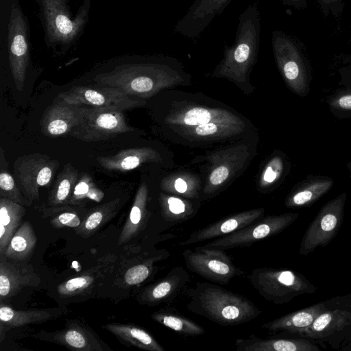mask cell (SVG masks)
I'll return each instance as SVG.
<instances>
[{
	"instance_id": "obj_1",
	"label": "cell",
	"mask_w": 351,
	"mask_h": 351,
	"mask_svg": "<svg viewBox=\"0 0 351 351\" xmlns=\"http://www.w3.org/2000/svg\"><path fill=\"white\" fill-rule=\"evenodd\" d=\"M96 86L117 88L149 99L161 90L189 84L190 75L176 60L162 56H132L111 61L91 79Z\"/></svg>"
},
{
	"instance_id": "obj_2",
	"label": "cell",
	"mask_w": 351,
	"mask_h": 351,
	"mask_svg": "<svg viewBox=\"0 0 351 351\" xmlns=\"http://www.w3.org/2000/svg\"><path fill=\"white\" fill-rule=\"evenodd\" d=\"M45 46L57 57L76 47L89 21L92 0H33Z\"/></svg>"
},
{
	"instance_id": "obj_3",
	"label": "cell",
	"mask_w": 351,
	"mask_h": 351,
	"mask_svg": "<svg viewBox=\"0 0 351 351\" xmlns=\"http://www.w3.org/2000/svg\"><path fill=\"white\" fill-rule=\"evenodd\" d=\"M261 40V16L256 3L249 5L239 16L235 40L226 47L223 57L213 76L226 79L245 93L254 88L250 83V74L255 64Z\"/></svg>"
},
{
	"instance_id": "obj_4",
	"label": "cell",
	"mask_w": 351,
	"mask_h": 351,
	"mask_svg": "<svg viewBox=\"0 0 351 351\" xmlns=\"http://www.w3.org/2000/svg\"><path fill=\"white\" fill-rule=\"evenodd\" d=\"M0 56L18 90L31 69L29 19L20 0H0Z\"/></svg>"
},
{
	"instance_id": "obj_5",
	"label": "cell",
	"mask_w": 351,
	"mask_h": 351,
	"mask_svg": "<svg viewBox=\"0 0 351 351\" xmlns=\"http://www.w3.org/2000/svg\"><path fill=\"white\" fill-rule=\"evenodd\" d=\"M185 291L189 311L221 326L247 323L262 312L245 296L213 283L196 282Z\"/></svg>"
},
{
	"instance_id": "obj_6",
	"label": "cell",
	"mask_w": 351,
	"mask_h": 351,
	"mask_svg": "<svg viewBox=\"0 0 351 351\" xmlns=\"http://www.w3.org/2000/svg\"><path fill=\"white\" fill-rule=\"evenodd\" d=\"M324 308L299 337L339 349L351 339V294L324 300Z\"/></svg>"
},
{
	"instance_id": "obj_7",
	"label": "cell",
	"mask_w": 351,
	"mask_h": 351,
	"mask_svg": "<svg viewBox=\"0 0 351 351\" xmlns=\"http://www.w3.org/2000/svg\"><path fill=\"white\" fill-rule=\"evenodd\" d=\"M249 280L265 300L278 305L288 303L298 295L316 291V287L304 275L290 269L256 268Z\"/></svg>"
},
{
	"instance_id": "obj_8",
	"label": "cell",
	"mask_w": 351,
	"mask_h": 351,
	"mask_svg": "<svg viewBox=\"0 0 351 351\" xmlns=\"http://www.w3.org/2000/svg\"><path fill=\"white\" fill-rule=\"evenodd\" d=\"M251 145L239 143L209 153L203 158L208 165V176L203 195L211 196L243 169L252 156Z\"/></svg>"
},
{
	"instance_id": "obj_9",
	"label": "cell",
	"mask_w": 351,
	"mask_h": 351,
	"mask_svg": "<svg viewBox=\"0 0 351 351\" xmlns=\"http://www.w3.org/2000/svg\"><path fill=\"white\" fill-rule=\"evenodd\" d=\"M212 122L249 124L233 110L215 101L199 104L186 100L173 101L163 118L167 125H195Z\"/></svg>"
},
{
	"instance_id": "obj_10",
	"label": "cell",
	"mask_w": 351,
	"mask_h": 351,
	"mask_svg": "<svg viewBox=\"0 0 351 351\" xmlns=\"http://www.w3.org/2000/svg\"><path fill=\"white\" fill-rule=\"evenodd\" d=\"M272 47L276 64L287 86L295 94L306 96L310 90L311 75L295 44L285 34L274 32Z\"/></svg>"
},
{
	"instance_id": "obj_11",
	"label": "cell",
	"mask_w": 351,
	"mask_h": 351,
	"mask_svg": "<svg viewBox=\"0 0 351 351\" xmlns=\"http://www.w3.org/2000/svg\"><path fill=\"white\" fill-rule=\"evenodd\" d=\"M347 193L343 192L327 202L307 228L300 243L299 254L307 255L318 247H325L337 236L344 215Z\"/></svg>"
},
{
	"instance_id": "obj_12",
	"label": "cell",
	"mask_w": 351,
	"mask_h": 351,
	"mask_svg": "<svg viewBox=\"0 0 351 351\" xmlns=\"http://www.w3.org/2000/svg\"><path fill=\"white\" fill-rule=\"evenodd\" d=\"M59 165L58 160L40 153L23 155L15 160L14 177L30 204L39 199L40 188L51 182Z\"/></svg>"
},
{
	"instance_id": "obj_13",
	"label": "cell",
	"mask_w": 351,
	"mask_h": 351,
	"mask_svg": "<svg viewBox=\"0 0 351 351\" xmlns=\"http://www.w3.org/2000/svg\"><path fill=\"white\" fill-rule=\"evenodd\" d=\"M57 97L71 104L123 111L146 104L145 99L129 96L117 88L96 85L73 86Z\"/></svg>"
},
{
	"instance_id": "obj_14",
	"label": "cell",
	"mask_w": 351,
	"mask_h": 351,
	"mask_svg": "<svg viewBox=\"0 0 351 351\" xmlns=\"http://www.w3.org/2000/svg\"><path fill=\"white\" fill-rule=\"evenodd\" d=\"M298 216V213H287L263 217L241 230L215 239L202 247L223 250L247 247L259 240L282 232L291 226Z\"/></svg>"
},
{
	"instance_id": "obj_15",
	"label": "cell",
	"mask_w": 351,
	"mask_h": 351,
	"mask_svg": "<svg viewBox=\"0 0 351 351\" xmlns=\"http://www.w3.org/2000/svg\"><path fill=\"white\" fill-rule=\"evenodd\" d=\"M182 256L189 271L219 285H227L234 278L244 273L233 263L223 250L201 246L193 250H185Z\"/></svg>"
},
{
	"instance_id": "obj_16",
	"label": "cell",
	"mask_w": 351,
	"mask_h": 351,
	"mask_svg": "<svg viewBox=\"0 0 351 351\" xmlns=\"http://www.w3.org/2000/svg\"><path fill=\"white\" fill-rule=\"evenodd\" d=\"M123 112L95 108L69 135L84 142H97L134 131L135 128L127 123Z\"/></svg>"
},
{
	"instance_id": "obj_17",
	"label": "cell",
	"mask_w": 351,
	"mask_h": 351,
	"mask_svg": "<svg viewBox=\"0 0 351 351\" xmlns=\"http://www.w3.org/2000/svg\"><path fill=\"white\" fill-rule=\"evenodd\" d=\"M94 108L71 104L57 97L42 116L40 121V131L49 137L69 134L85 121Z\"/></svg>"
},
{
	"instance_id": "obj_18",
	"label": "cell",
	"mask_w": 351,
	"mask_h": 351,
	"mask_svg": "<svg viewBox=\"0 0 351 351\" xmlns=\"http://www.w3.org/2000/svg\"><path fill=\"white\" fill-rule=\"evenodd\" d=\"M249 124L212 122L195 125H167L170 139L182 143H211L243 135Z\"/></svg>"
},
{
	"instance_id": "obj_19",
	"label": "cell",
	"mask_w": 351,
	"mask_h": 351,
	"mask_svg": "<svg viewBox=\"0 0 351 351\" xmlns=\"http://www.w3.org/2000/svg\"><path fill=\"white\" fill-rule=\"evenodd\" d=\"M40 277L26 261L10 259L0 255V301L10 299L23 288L37 287Z\"/></svg>"
},
{
	"instance_id": "obj_20",
	"label": "cell",
	"mask_w": 351,
	"mask_h": 351,
	"mask_svg": "<svg viewBox=\"0 0 351 351\" xmlns=\"http://www.w3.org/2000/svg\"><path fill=\"white\" fill-rule=\"evenodd\" d=\"M263 208H254L225 217L200 230L192 232L180 246L217 239L241 230L264 217Z\"/></svg>"
},
{
	"instance_id": "obj_21",
	"label": "cell",
	"mask_w": 351,
	"mask_h": 351,
	"mask_svg": "<svg viewBox=\"0 0 351 351\" xmlns=\"http://www.w3.org/2000/svg\"><path fill=\"white\" fill-rule=\"evenodd\" d=\"M232 0H195L178 22L175 32L193 39L199 36Z\"/></svg>"
},
{
	"instance_id": "obj_22",
	"label": "cell",
	"mask_w": 351,
	"mask_h": 351,
	"mask_svg": "<svg viewBox=\"0 0 351 351\" xmlns=\"http://www.w3.org/2000/svg\"><path fill=\"white\" fill-rule=\"evenodd\" d=\"M189 281L186 269L181 266L175 267L164 278L146 287L140 295V300L151 306L171 302L184 291Z\"/></svg>"
},
{
	"instance_id": "obj_23",
	"label": "cell",
	"mask_w": 351,
	"mask_h": 351,
	"mask_svg": "<svg viewBox=\"0 0 351 351\" xmlns=\"http://www.w3.org/2000/svg\"><path fill=\"white\" fill-rule=\"evenodd\" d=\"M97 160L104 169L125 172L146 163H160L162 158L156 149L141 147L122 149L114 155L99 156Z\"/></svg>"
},
{
	"instance_id": "obj_24",
	"label": "cell",
	"mask_w": 351,
	"mask_h": 351,
	"mask_svg": "<svg viewBox=\"0 0 351 351\" xmlns=\"http://www.w3.org/2000/svg\"><path fill=\"white\" fill-rule=\"evenodd\" d=\"M115 257L108 254L101 258L98 263L91 268L84 271L81 275L62 282L58 287L60 296H75L88 293L94 285L104 279V276L112 269Z\"/></svg>"
},
{
	"instance_id": "obj_25",
	"label": "cell",
	"mask_w": 351,
	"mask_h": 351,
	"mask_svg": "<svg viewBox=\"0 0 351 351\" xmlns=\"http://www.w3.org/2000/svg\"><path fill=\"white\" fill-rule=\"evenodd\" d=\"M238 351H319L321 348L310 339L269 338L252 335L247 339H237L234 343Z\"/></svg>"
},
{
	"instance_id": "obj_26",
	"label": "cell",
	"mask_w": 351,
	"mask_h": 351,
	"mask_svg": "<svg viewBox=\"0 0 351 351\" xmlns=\"http://www.w3.org/2000/svg\"><path fill=\"white\" fill-rule=\"evenodd\" d=\"M324 301L292 312L271 322L265 323L262 328L278 334L300 336L313 322L324 308Z\"/></svg>"
},
{
	"instance_id": "obj_27",
	"label": "cell",
	"mask_w": 351,
	"mask_h": 351,
	"mask_svg": "<svg viewBox=\"0 0 351 351\" xmlns=\"http://www.w3.org/2000/svg\"><path fill=\"white\" fill-rule=\"evenodd\" d=\"M333 184V179L329 177H308L292 189L285 205L291 208L310 206L324 196Z\"/></svg>"
},
{
	"instance_id": "obj_28",
	"label": "cell",
	"mask_w": 351,
	"mask_h": 351,
	"mask_svg": "<svg viewBox=\"0 0 351 351\" xmlns=\"http://www.w3.org/2000/svg\"><path fill=\"white\" fill-rule=\"evenodd\" d=\"M149 188L142 182L135 195L128 217L120 234L118 245L131 240L143 230L151 215L148 209Z\"/></svg>"
},
{
	"instance_id": "obj_29",
	"label": "cell",
	"mask_w": 351,
	"mask_h": 351,
	"mask_svg": "<svg viewBox=\"0 0 351 351\" xmlns=\"http://www.w3.org/2000/svg\"><path fill=\"white\" fill-rule=\"evenodd\" d=\"M52 335L53 341L78 351H104V343L90 330L72 323Z\"/></svg>"
},
{
	"instance_id": "obj_30",
	"label": "cell",
	"mask_w": 351,
	"mask_h": 351,
	"mask_svg": "<svg viewBox=\"0 0 351 351\" xmlns=\"http://www.w3.org/2000/svg\"><path fill=\"white\" fill-rule=\"evenodd\" d=\"M59 308L17 311L3 305L0 306L1 332L32 324H40L61 315Z\"/></svg>"
},
{
	"instance_id": "obj_31",
	"label": "cell",
	"mask_w": 351,
	"mask_h": 351,
	"mask_svg": "<svg viewBox=\"0 0 351 351\" xmlns=\"http://www.w3.org/2000/svg\"><path fill=\"white\" fill-rule=\"evenodd\" d=\"M25 209L8 198L0 197V255L3 254L10 240L23 223Z\"/></svg>"
},
{
	"instance_id": "obj_32",
	"label": "cell",
	"mask_w": 351,
	"mask_h": 351,
	"mask_svg": "<svg viewBox=\"0 0 351 351\" xmlns=\"http://www.w3.org/2000/svg\"><path fill=\"white\" fill-rule=\"evenodd\" d=\"M104 328L127 345L149 351L165 350L150 333L134 325L112 323Z\"/></svg>"
},
{
	"instance_id": "obj_33",
	"label": "cell",
	"mask_w": 351,
	"mask_h": 351,
	"mask_svg": "<svg viewBox=\"0 0 351 351\" xmlns=\"http://www.w3.org/2000/svg\"><path fill=\"white\" fill-rule=\"evenodd\" d=\"M36 235L30 222L25 221L10 240L3 254L5 257L19 261H27L34 251Z\"/></svg>"
},
{
	"instance_id": "obj_34",
	"label": "cell",
	"mask_w": 351,
	"mask_h": 351,
	"mask_svg": "<svg viewBox=\"0 0 351 351\" xmlns=\"http://www.w3.org/2000/svg\"><path fill=\"white\" fill-rule=\"evenodd\" d=\"M78 180V171L71 163L66 164L49 192L47 197L49 206L57 208L67 205Z\"/></svg>"
},
{
	"instance_id": "obj_35",
	"label": "cell",
	"mask_w": 351,
	"mask_h": 351,
	"mask_svg": "<svg viewBox=\"0 0 351 351\" xmlns=\"http://www.w3.org/2000/svg\"><path fill=\"white\" fill-rule=\"evenodd\" d=\"M159 204L163 219L173 223H180L190 219L197 213L199 205L195 204L188 198L161 193Z\"/></svg>"
},
{
	"instance_id": "obj_36",
	"label": "cell",
	"mask_w": 351,
	"mask_h": 351,
	"mask_svg": "<svg viewBox=\"0 0 351 351\" xmlns=\"http://www.w3.org/2000/svg\"><path fill=\"white\" fill-rule=\"evenodd\" d=\"M152 318L182 335L199 336L205 333L202 326L171 308H161L154 312Z\"/></svg>"
},
{
	"instance_id": "obj_37",
	"label": "cell",
	"mask_w": 351,
	"mask_h": 351,
	"mask_svg": "<svg viewBox=\"0 0 351 351\" xmlns=\"http://www.w3.org/2000/svg\"><path fill=\"white\" fill-rule=\"evenodd\" d=\"M120 207L121 199L117 198L94 208L76 228V233L82 237H90L115 216Z\"/></svg>"
},
{
	"instance_id": "obj_38",
	"label": "cell",
	"mask_w": 351,
	"mask_h": 351,
	"mask_svg": "<svg viewBox=\"0 0 351 351\" xmlns=\"http://www.w3.org/2000/svg\"><path fill=\"white\" fill-rule=\"evenodd\" d=\"M8 162L2 148L0 154V197L8 198L23 206L31 204L24 197L15 178L8 169Z\"/></svg>"
},
{
	"instance_id": "obj_39",
	"label": "cell",
	"mask_w": 351,
	"mask_h": 351,
	"mask_svg": "<svg viewBox=\"0 0 351 351\" xmlns=\"http://www.w3.org/2000/svg\"><path fill=\"white\" fill-rule=\"evenodd\" d=\"M172 180L165 179L161 182V189L163 191L180 194L188 199H196L199 196V182L195 181V178L189 175L181 174Z\"/></svg>"
},
{
	"instance_id": "obj_40",
	"label": "cell",
	"mask_w": 351,
	"mask_h": 351,
	"mask_svg": "<svg viewBox=\"0 0 351 351\" xmlns=\"http://www.w3.org/2000/svg\"><path fill=\"white\" fill-rule=\"evenodd\" d=\"M104 196V193L97 186L92 178L84 173L79 178L67 205H80L86 199L99 202Z\"/></svg>"
},
{
	"instance_id": "obj_41",
	"label": "cell",
	"mask_w": 351,
	"mask_h": 351,
	"mask_svg": "<svg viewBox=\"0 0 351 351\" xmlns=\"http://www.w3.org/2000/svg\"><path fill=\"white\" fill-rule=\"evenodd\" d=\"M284 156L276 155L265 166L261 177L260 186L267 189L276 184L285 173L286 162Z\"/></svg>"
},
{
	"instance_id": "obj_42",
	"label": "cell",
	"mask_w": 351,
	"mask_h": 351,
	"mask_svg": "<svg viewBox=\"0 0 351 351\" xmlns=\"http://www.w3.org/2000/svg\"><path fill=\"white\" fill-rule=\"evenodd\" d=\"M331 112L339 118L351 117V90L341 91L329 101Z\"/></svg>"
},
{
	"instance_id": "obj_43",
	"label": "cell",
	"mask_w": 351,
	"mask_h": 351,
	"mask_svg": "<svg viewBox=\"0 0 351 351\" xmlns=\"http://www.w3.org/2000/svg\"><path fill=\"white\" fill-rule=\"evenodd\" d=\"M51 223L54 227H71L77 228L81 224L79 216L71 210H65L60 213L51 220Z\"/></svg>"
},
{
	"instance_id": "obj_44",
	"label": "cell",
	"mask_w": 351,
	"mask_h": 351,
	"mask_svg": "<svg viewBox=\"0 0 351 351\" xmlns=\"http://www.w3.org/2000/svg\"><path fill=\"white\" fill-rule=\"evenodd\" d=\"M322 10L331 12L337 16L341 14L343 9L342 0H317Z\"/></svg>"
},
{
	"instance_id": "obj_45",
	"label": "cell",
	"mask_w": 351,
	"mask_h": 351,
	"mask_svg": "<svg viewBox=\"0 0 351 351\" xmlns=\"http://www.w3.org/2000/svg\"><path fill=\"white\" fill-rule=\"evenodd\" d=\"M341 350L350 351L351 350V339L346 343L342 348H341Z\"/></svg>"
},
{
	"instance_id": "obj_46",
	"label": "cell",
	"mask_w": 351,
	"mask_h": 351,
	"mask_svg": "<svg viewBox=\"0 0 351 351\" xmlns=\"http://www.w3.org/2000/svg\"><path fill=\"white\" fill-rule=\"evenodd\" d=\"M346 166H347V168H348V171H349V172H350V177H351V162H349L346 165Z\"/></svg>"
},
{
	"instance_id": "obj_47",
	"label": "cell",
	"mask_w": 351,
	"mask_h": 351,
	"mask_svg": "<svg viewBox=\"0 0 351 351\" xmlns=\"http://www.w3.org/2000/svg\"><path fill=\"white\" fill-rule=\"evenodd\" d=\"M291 1H300V0H291Z\"/></svg>"
}]
</instances>
